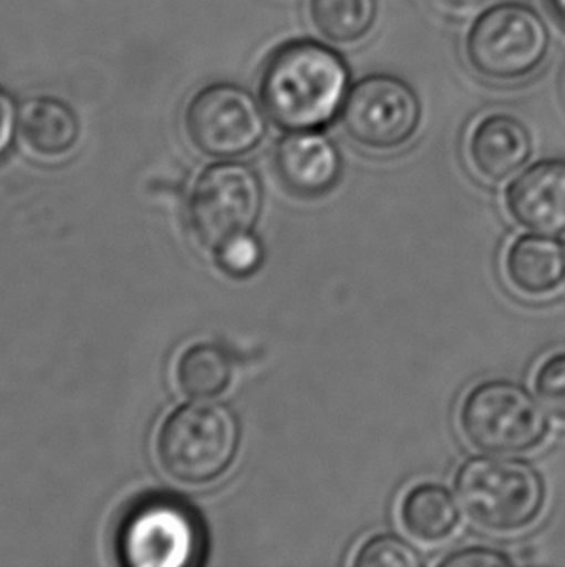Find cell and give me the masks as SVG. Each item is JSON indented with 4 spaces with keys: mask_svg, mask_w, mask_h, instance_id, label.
<instances>
[{
    "mask_svg": "<svg viewBox=\"0 0 565 567\" xmlns=\"http://www.w3.org/2000/svg\"><path fill=\"white\" fill-rule=\"evenodd\" d=\"M351 87V70L341 54L320 41L300 39L269 56L260 100L282 131H321L341 115Z\"/></svg>",
    "mask_w": 565,
    "mask_h": 567,
    "instance_id": "6da1fadb",
    "label": "cell"
},
{
    "mask_svg": "<svg viewBox=\"0 0 565 567\" xmlns=\"http://www.w3.org/2000/svg\"><path fill=\"white\" fill-rule=\"evenodd\" d=\"M455 496L476 527L512 535L531 527L543 514L546 484L533 463L489 453L459 467Z\"/></svg>",
    "mask_w": 565,
    "mask_h": 567,
    "instance_id": "7a4b0ae2",
    "label": "cell"
},
{
    "mask_svg": "<svg viewBox=\"0 0 565 567\" xmlns=\"http://www.w3.org/2000/svg\"><path fill=\"white\" fill-rule=\"evenodd\" d=\"M552 31L535 8L497 4L474 20L466 35V61L494 84H517L535 76L551 54Z\"/></svg>",
    "mask_w": 565,
    "mask_h": 567,
    "instance_id": "3957f363",
    "label": "cell"
},
{
    "mask_svg": "<svg viewBox=\"0 0 565 567\" xmlns=\"http://www.w3.org/2000/svg\"><path fill=\"white\" fill-rule=\"evenodd\" d=\"M240 422L222 403H192L171 414L157 437L161 467L183 484L219 478L237 457Z\"/></svg>",
    "mask_w": 565,
    "mask_h": 567,
    "instance_id": "277c9868",
    "label": "cell"
},
{
    "mask_svg": "<svg viewBox=\"0 0 565 567\" xmlns=\"http://www.w3.org/2000/svg\"><path fill=\"white\" fill-rule=\"evenodd\" d=\"M459 429L484 453L520 455L543 444L548 413L531 391L512 380H486L466 391Z\"/></svg>",
    "mask_w": 565,
    "mask_h": 567,
    "instance_id": "5b68a950",
    "label": "cell"
},
{
    "mask_svg": "<svg viewBox=\"0 0 565 567\" xmlns=\"http://www.w3.org/2000/svg\"><path fill=\"white\" fill-rule=\"evenodd\" d=\"M339 116L357 146L370 152H396L421 128L422 103L401 78L372 74L352 85Z\"/></svg>",
    "mask_w": 565,
    "mask_h": 567,
    "instance_id": "8992f818",
    "label": "cell"
},
{
    "mask_svg": "<svg viewBox=\"0 0 565 567\" xmlns=\"http://www.w3.org/2000/svg\"><path fill=\"white\" fill-rule=\"evenodd\" d=\"M186 132L202 154L235 159L254 152L266 138V109L240 85H206L186 109Z\"/></svg>",
    "mask_w": 565,
    "mask_h": 567,
    "instance_id": "52a82bcc",
    "label": "cell"
},
{
    "mask_svg": "<svg viewBox=\"0 0 565 567\" xmlns=\"http://www.w3.org/2000/svg\"><path fill=\"white\" fill-rule=\"evenodd\" d=\"M264 192L258 175L243 163L225 162L204 171L192 190L188 217L202 245L219 246L250 233L258 221Z\"/></svg>",
    "mask_w": 565,
    "mask_h": 567,
    "instance_id": "ba28073f",
    "label": "cell"
},
{
    "mask_svg": "<svg viewBox=\"0 0 565 567\" xmlns=\"http://www.w3.org/2000/svg\"><path fill=\"white\" fill-rule=\"evenodd\" d=\"M119 550L129 566H191L204 554V533L191 509L173 499H147L126 517Z\"/></svg>",
    "mask_w": 565,
    "mask_h": 567,
    "instance_id": "9c48e42d",
    "label": "cell"
},
{
    "mask_svg": "<svg viewBox=\"0 0 565 567\" xmlns=\"http://www.w3.org/2000/svg\"><path fill=\"white\" fill-rule=\"evenodd\" d=\"M277 177L300 198L333 190L343 173L339 147L320 131H295L279 140L274 154Z\"/></svg>",
    "mask_w": 565,
    "mask_h": 567,
    "instance_id": "30bf717a",
    "label": "cell"
},
{
    "mask_svg": "<svg viewBox=\"0 0 565 567\" xmlns=\"http://www.w3.org/2000/svg\"><path fill=\"white\" fill-rule=\"evenodd\" d=\"M505 207L525 229L565 235V162L551 159L523 171L505 190Z\"/></svg>",
    "mask_w": 565,
    "mask_h": 567,
    "instance_id": "8fae6325",
    "label": "cell"
},
{
    "mask_svg": "<svg viewBox=\"0 0 565 567\" xmlns=\"http://www.w3.org/2000/svg\"><path fill=\"white\" fill-rule=\"evenodd\" d=\"M473 169L490 183H504L520 173L533 155L527 126L507 113H490L476 121L466 140Z\"/></svg>",
    "mask_w": 565,
    "mask_h": 567,
    "instance_id": "7c38bea8",
    "label": "cell"
},
{
    "mask_svg": "<svg viewBox=\"0 0 565 567\" xmlns=\"http://www.w3.org/2000/svg\"><path fill=\"white\" fill-rule=\"evenodd\" d=\"M504 274L521 295L548 297L565 284L564 246L551 235H520L505 250Z\"/></svg>",
    "mask_w": 565,
    "mask_h": 567,
    "instance_id": "4fadbf2b",
    "label": "cell"
},
{
    "mask_svg": "<svg viewBox=\"0 0 565 567\" xmlns=\"http://www.w3.org/2000/svg\"><path fill=\"white\" fill-rule=\"evenodd\" d=\"M20 134L31 152L47 159H56L76 146L80 121L64 101L33 97L20 107Z\"/></svg>",
    "mask_w": 565,
    "mask_h": 567,
    "instance_id": "5bb4252c",
    "label": "cell"
},
{
    "mask_svg": "<svg viewBox=\"0 0 565 567\" xmlns=\"http://www.w3.org/2000/svg\"><path fill=\"white\" fill-rule=\"evenodd\" d=\"M458 504L442 484H414L399 499V522L411 537L435 545L458 529Z\"/></svg>",
    "mask_w": 565,
    "mask_h": 567,
    "instance_id": "9a60e30c",
    "label": "cell"
},
{
    "mask_svg": "<svg viewBox=\"0 0 565 567\" xmlns=\"http://www.w3.org/2000/svg\"><path fill=\"white\" fill-rule=\"evenodd\" d=\"M233 361L223 347L199 343L184 351L176 364V382L184 395L214 399L229 388Z\"/></svg>",
    "mask_w": 565,
    "mask_h": 567,
    "instance_id": "2e32d148",
    "label": "cell"
},
{
    "mask_svg": "<svg viewBox=\"0 0 565 567\" xmlns=\"http://www.w3.org/2000/svg\"><path fill=\"white\" fill-rule=\"evenodd\" d=\"M316 30L337 45L367 38L378 20V0H310Z\"/></svg>",
    "mask_w": 565,
    "mask_h": 567,
    "instance_id": "e0dca14e",
    "label": "cell"
},
{
    "mask_svg": "<svg viewBox=\"0 0 565 567\" xmlns=\"http://www.w3.org/2000/svg\"><path fill=\"white\" fill-rule=\"evenodd\" d=\"M349 564L352 567H421L424 558L405 538L380 533L362 540Z\"/></svg>",
    "mask_w": 565,
    "mask_h": 567,
    "instance_id": "ac0fdd59",
    "label": "cell"
},
{
    "mask_svg": "<svg viewBox=\"0 0 565 567\" xmlns=\"http://www.w3.org/2000/svg\"><path fill=\"white\" fill-rule=\"evenodd\" d=\"M533 388L546 413L565 422V351L548 354L536 367Z\"/></svg>",
    "mask_w": 565,
    "mask_h": 567,
    "instance_id": "d6986e66",
    "label": "cell"
},
{
    "mask_svg": "<svg viewBox=\"0 0 565 567\" xmlns=\"http://www.w3.org/2000/svg\"><path fill=\"white\" fill-rule=\"evenodd\" d=\"M219 268L230 277H250L264 264V248L253 233H243L237 237L225 240L219 248H215Z\"/></svg>",
    "mask_w": 565,
    "mask_h": 567,
    "instance_id": "ffe728a7",
    "label": "cell"
},
{
    "mask_svg": "<svg viewBox=\"0 0 565 567\" xmlns=\"http://www.w3.org/2000/svg\"><path fill=\"white\" fill-rule=\"evenodd\" d=\"M512 564L513 560L507 554L489 546L459 548L440 560V566L443 567H502Z\"/></svg>",
    "mask_w": 565,
    "mask_h": 567,
    "instance_id": "44dd1931",
    "label": "cell"
},
{
    "mask_svg": "<svg viewBox=\"0 0 565 567\" xmlns=\"http://www.w3.org/2000/svg\"><path fill=\"white\" fill-rule=\"evenodd\" d=\"M20 128V111L7 90L0 87V162L7 157L14 144L16 131Z\"/></svg>",
    "mask_w": 565,
    "mask_h": 567,
    "instance_id": "7402d4cb",
    "label": "cell"
},
{
    "mask_svg": "<svg viewBox=\"0 0 565 567\" xmlns=\"http://www.w3.org/2000/svg\"><path fill=\"white\" fill-rule=\"evenodd\" d=\"M435 4L445 14L453 16V18H466V16L479 12L486 4V0H435Z\"/></svg>",
    "mask_w": 565,
    "mask_h": 567,
    "instance_id": "603a6c76",
    "label": "cell"
},
{
    "mask_svg": "<svg viewBox=\"0 0 565 567\" xmlns=\"http://www.w3.org/2000/svg\"><path fill=\"white\" fill-rule=\"evenodd\" d=\"M548 7H551L552 14L558 18L559 23L565 25V0H548Z\"/></svg>",
    "mask_w": 565,
    "mask_h": 567,
    "instance_id": "cb8c5ba5",
    "label": "cell"
}]
</instances>
